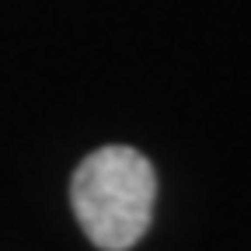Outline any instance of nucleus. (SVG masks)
<instances>
[{
    "label": "nucleus",
    "instance_id": "nucleus-1",
    "mask_svg": "<svg viewBox=\"0 0 251 251\" xmlns=\"http://www.w3.org/2000/svg\"><path fill=\"white\" fill-rule=\"evenodd\" d=\"M157 175L133 147H98L70 178V206L80 230L101 251H129L153 220Z\"/></svg>",
    "mask_w": 251,
    "mask_h": 251
}]
</instances>
